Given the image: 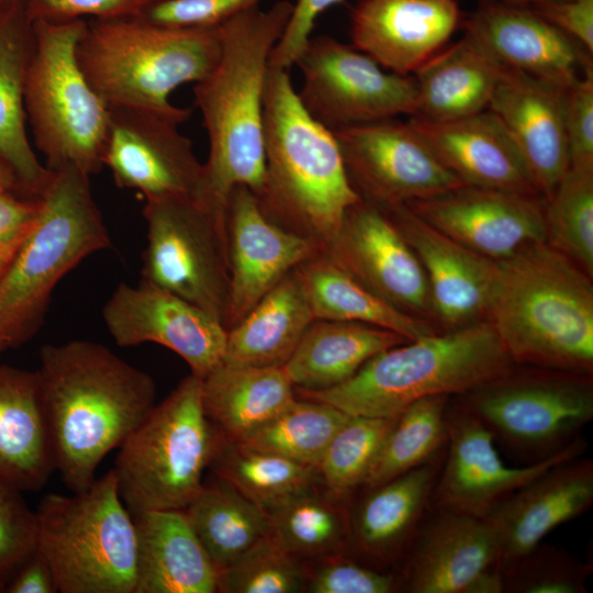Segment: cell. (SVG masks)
Here are the masks:
<instances>
[{
  "label": "cell",
  "instance_id": "6da1fadb",
  "mask_svg": "<svg viewBox=\"0 0 593 593\" xmlns=\"http://www.w3.org/2000/svg\"><path fill=\"white\" fill-rule=\"evenodd\" d=\"M35 373L55 470L72 493L82 492L156 405L155 381L91 340L43 346Z\"/></svg>",
  "mask_w": 593,
  "mask_h": 593
},
{
  "label": "cell",
  "instance_id": "7a4b0ae2",
  "mask_svg": "<svg viewBox=\"0 0 593 593\" xmlns=\"http://www.w3.org/2000/svg\"><path fill=\"white\" fill-rule=\"evenodd\" d=\"M293 3L250 8L221 24V52L214 68L193 86L209 137L205 198L227 204L244 186L256 195L265 178L264 100L269 58Z\"/></svg>",
  "mask_w": 593,
  "mask_h": 593
},
{
  "label": "cell",
  "instance_id": "3957f363",
  "mask_svg": "<svg viewBox=\"0 0 593 593\" xmlns=\"http://www.w3.org/2000/svg\"><path fill=\"white\" fill-rule=\"evenodd\" d=\"M497 264L486 320L514 365L593 373V278L546 242Z\"/></svg>",
  "mask_w": 593,
  "mask_h": 593
},
{
  "label": "cell",
  "instance_id": "277c9868",
  "mask_svg": "<svg viewBox=\"0 0 593 593\" xmlns=\"http://www.w3.org/2000/svg\"><path fill=\"white\" fill-rule=\"evenodd\" d=\"M265 178L256 194L279 226L324 249L361 197L332 131L302 105L289 69L269 65L264 100Z\"/></svg>",
  "mask_w": 593,
  "mask_h": 593
},
{
  "label": "cell",
  "instance_id": "5b68a950",
  "mask_svg": "<svg viewBox=\"0 0 593 593\" xmlns=\"http://www.w3.org/2000/svg\"><path fill=\"white\" fill-rule=\"evenodd\" d=\"M513 366L494 328L482 320L388 348L345 382L325 390L295 389V395L348 415L391 418L424 398L468 392Z\"/></svg>",
  "mask_w": 593,
  "mask_h": 593
},
{
  "label": "cell",
  "instance_id": "8992f818",
  "mask_svg": "<svg viewBox=\"0 0 593 593\" xmlns=\"http://www.w3.org/2000/svg\"><path fill=\"white\" fill-rule=\"evenodd\" d=\"M220 27H169L136 18L94 20L76 47L81 71L109 107L189 120L170 103L179 86L202 80L220 57Z\"/></svg>",
  "mask_w": 593,
  "mask_h": 593
},
{
  "label": "cell",
  "instance_id": "52a82bcc",
  "mask_svg": "<svg viewBox=\"0 0 593 593\" xmlns=\"http://www.w3.org/2000/svg\"><path fill=\"white\" fill-rule=\"evenodd\" d=\"M89 178L74 166L63 167L40 195L35 221L0 277V354L37 332L65 275L111 247Z\"/></svg>",
  "mask_w": 593,
  "mask_h": 593
},
{
  "label": "cell",
  "instance_id": "ba28073f",
  "mask_svg": "<svg viewBox=\"0 0 593 593\" xmlns=\"http://www.w3.org/2000/svg\"><path fill=\"white\" fill-rule=\"evenodd\" d=\"M33 47L24 80V107L45 166H74L91 176L103 165L109 107L87 81L76 47L87 21H32Z\"/></svg>",
  "mask_w": 593,
  "mask_h": 593
},
{
  "label": "cell",
  "instance_id": "9c48e42d",
  "mask_svg": "<svg viewBox=\"0 0 593 593\" xmlns=\"http://www.w3.org/2000/svg\"><path fill=\"white\" fill-rule=\"evenodd\" d=\"M35 514L37 549L59 592H135L136 528L112 469L82 492L46 494Z\"/></svg>",
  "mask_w": 593,
  "mask_h": 593
},
{
  "label": "cell",
  "instance_id": "30bf717a",
  "mask_svg": "<svg viewBox=\"0 0 593 593\" xmlns=\"http://www.w3.org/2000/svg\"><path fill=\"white\" fill-rule=\"evenodd\" d=\"M216 436L191 373L120 445L112 470L128 512L184 510L203 485Z\"/></svg>",
  "mask_w": 593,
  "mask_h": 593
},
{
  "label": "cell",
  "instance_id": "8fae6325",
  "mask_svg": "<svg viewBox=\"0 0 593 593\" xmlns=\"http://www.w3.org/2000/svg\"><path fill=\"white\" fill-rule=\"evenodd\" d=\"M450 399L477 417L495 444L530 465L568 447L592 422L593 373L514 365Z\"/></svg>",
  "mask_w": 593,
  "mask_h": 593
},
{
  "label": "cell",
  "instance_id": "7c38bea8",
  "mask_svg": "<svg viewBox=\"0 0 593 593\" xmlns=\"http://www.w3.org/2000/svg\"><path fill=\"white\" fill-rule=\"evenodd\" d=\"M227 205L199 197L145 200L142 280L184 299L226 328L231 294Z\"/></svg>",
  "mask_w": 593,
  "mask_h": 593
},
{
  "label": "cell",
  "instance_id": "4fadbf2b",
  "mask_svg": "<svg viewBox=\"0 0 593 593\" xmlns=\"http://www.w3.org/2000/svg\"><path fill=\"white\" fill-rule=\"evenodd\" d=\"M294 65L303 78L296 92L302 105L332 132L416 111L414 77L385 72L370 56L332 36H311Z\"/></svg>",
  "mask_w": 593,
  "mask_h": 593
},
{
  "label": "cell",
  "instance_id": "5bb4252c",
  "mask_svg": "<svg viewBox=\"0 0 593 593\" xmlns=\"http://www.w3.org/2000/svg\"><path fill=\"white\" fill-rule=\"evenodd\" d=\"M446 427L445 457L432 492L430 510L483 519L519 488L551 467L583 456L588 447L581 436L545 460L508 467L486 427L451 399Z\"/></svg>",
  "mask_w": 593,
  "mask_h": 593
},
{
  "label": "cell",
  "instance_id": "9a60e30c",
  "mask_svg": "<svg viewBox=\"0 0 593 593\" xmlns=\"http://www.w3.org/2000/svg\"><path fill=\"white\" fill-rule=\"evenodd\" d=\"M333 134L351 186L378 205L422 200L465 184L409 122L388 119Z\"/></svg>",
  "mask_w": 593,
  "mask_h": 593
},
{
  "label": "cell",
  "instance_id": "2e32d148",
  "mask_svg": "<svg viewBox=\"0 0 593 593\" xmlns=\"http://www.w3.org/2000/svg\"><path fill=\"white\" fill-rule=\"evenodd\" d=\"M103 165L123 189L145 200L205 198L204 165L178 126L187 120L148 110L109 108Z\"/></svg>",
  "mask_w": 593,
  "mask_h": 593
},
{
  "label": "cell",
  "instance_id": "e0dca14e",
  "mask_svg": "<svg viewBox=\"0 0 593 593\" xmlns=\"http://www.w3.org/2000/svg\"><path fill=\"white\" fill-rule=\"evenodd\" d=\"M393 571L404 593H502L494 534L468 515L429 510Z\"/></svg>",
  "mask_w": 593,
  "mask_h": 593
},
{
  "label": "cell",
  "instance_id": "ac0fdd59",
  "mask_svg": "<svg viewBox=\"0 0 593 593\" xmlns=\"http://www.w3.org/2000/svg\"><path fill=\"white\" fill-rule=\"evenodd\" d=\"M322 250L390 305L436 326L423 267L381 206L361 198Z\"/></svg>",
  "mask_w": 593,
  "mask_h": 593
},
{
  "label": "cell",
  "instance_id": "d6986e66",
  "mask_svg": "<svg viewBox=\"0 0 593 593\" xmlns=\"http://www.w3.org/2000/svg\"><path fill=\"white\" fill-rule=\"evenodd\" d=\"M102 317L116 345H161L200 378L223 360L226 328L198 306L145 280L137 287L120 283Z\"/></svg>",
  "mask_w": 593,
  "mask_h": 593
},
{
  "label": "cell",
  "instance_id": "ffe728a7",
  "mask_svg": "<svg viewBox=\"0 0 593 593\" xmlns=\"http://www.w3.org/2000/svg\"><path fill=\"white\" fill-rule=\"evenodd\" d=\"M404 204L438 231L496 261L527 243L546 242L545 200L536 194L462 184Z\"/></svg>",
  "mask_w": 593,
  "mask_h": 593
},
{
  "label": "cell",
  "instance_id": "44dd1931",
  "mask_svg": "<svg viewBox=\"0 0 593 593\" xmlns=\"http://www.w3.org/2000/svg\"><path fill=\"white\" fill-rule=\"evenodd\" d=\"M379 206L392 220L423 267L437 328L451 331L486 320L497 261L438 231L404 203Z\"/></svg>",
  "mask_w": 593,
  "mask_h": 593
},
{
  "label": "cell",
  "instance_id": "7402d4cb",
  "mask_svg": "<svg viewBox=\"0 0 593 593\" xmlns=\"http://www.w3.org/2000/svg\"><path fill=\"white\" fill-rule=\"evenodd\" d=\"M226 221L231 266L227 331L321 247L272 222L244 186L231 191Z\"/></svg>",
  "mask_w": 593,
  "mask_h": 593
},
{
  "label": "cell",
  "instance_id": "603a6c76",
  "mask_svg": "<svg viewBox=\"0 0 593 593\" xmlns=\"http://www.w3.org/2000/svg\"><path fill=\"white\" fill-rule=\"evenodd\" d=\"M567 88L504 68L488 109L512 137L536 192L546 201L569 168Z\"/></svg>",
  "mask_w": 593,
  "mask_h": 593
},
{
  "label": "cell",
  "instance_id": "cb8c5ba5",
  "mask_svg": "<svg viewBox=\"0 0 593 593\" xmlns=\"http://www.w3.org/2000/svg\"><path fill=\"white\" fill-rule=\"evenodd\" d=\"M446 446L421 466L362 489L361 497L349 503V556L379 570L396 567L430 510Z\"/></svg>",
  "mask_w": 593,
  "mask_h": 593
},
{
  "label": "cell",
  "instance_id": "d4e9b609",
  "mask_svg": "<svg viewBox=\"0 0 593 593\" xmlns=\"http://www.w3.org/2000/svg\"><path fill=\"white\" fill-rule=\"evenodd\" d=\"M465 34L504 68L564 88L580 76V68L592 65L575 40L535 10L508 1H483L468 20Z\"/></svg>",
  "mask_w": 593,
  "mask_h": 593
},
{
  "label": "cell",
  "instance_id": "484cf974",
  "mask_svg": "<svg viewBox=\"0 0 593 593\" xmlns=\"http://www.w3.org/2000/svg\"><path fill=\"white\" fill-rule=\"evenodd\" d=\"M460 19L456 0H359L350 36L382 68L410 76L446 45Z\"/></svg>",
  "mask_w": 593,
  "mask_h": 593
},
{
  "label": "cell",
  "instance_id": "4316f807",
  "mask_svg": "<svg viewBox=\"0 0 593 593\" xmlns=\"http://www.w3.org/2000/svg\"><path fill=\"white\" fill-rule=\"evenodd\" d=\"M592 505L593 460L582 456L551 467L519 488L484 518L497 544L500 568Z\"/></svg>",
  "mask_w": 593,
  "mask_h": 593
},
{
  "label": "cell",
  "instance_id": "83f0119b",
  "mask_svg": "<svg viewBox=\"0 0 593 593\" xmlns=\"http://www.w3.org/2000/svg\"><path fill=\"white\" fill-rule=\"evenodd\" d=\"M407 122L462 183L539 195L512 137L491 110L441 122L411 116Z\"/></svg>",
  "mask_w": 593,
  "mask_h": 593
},
{
  "label": "cell",
  "instance_id": "f1b7e54d",
  "mask_svg": "<svg viewBox=\"0 0 593 593\" xmlns=\"http://www.w3.org/2000/svg\"><path fill=\"white\" fill-rule=\"evenodd\" d=\"M136 528L134 593H214L217 571L179 510L132 515Z\"/></svg>",
  "mask_w": 593,
  "mask_h": 593
},
{
  "label": "cell",
  "instance_id": "f546056e",
  "mask_svg": "<svg viewBox=\"0 0 593 593\" xmlns=\"http://www.w3.org/2000/svg\"><path fill=\"white\" fill-rule=\"evenodd\" d=\"M204 413L228 440L244 443L295 399L282 366L220 362L201 378Z\"/></svg>",
  "mask_w": 593,
  "mask_h": 593
},
{
  "label": "cell",
  "instance_id": "4dcf8cb0",
  "mask_svg": "<svg viewBox=\"0 0 593 593\" xmlns=\"http://www.w3.org/2000/svg\"><path fill=\"white\" fill-rule=\"evenodd\" d=\"M54 471L35 371L0 365V478L35 492Z\"/></svg>",
  "mask_w": 593,
  "mask_h": 593
},
{
  "label": "cell",
  "instance_id": "1f68e13d",
  "mask_svg": "<svg viewBox=\"0 0 593 593\" xmlns=\"http://www.w3.org/2000/svg\"><path fill=\"white\" fill-rule=\"evenodd\" d=\"M504 67L468 35L440 49L415 72L413 118L441 122L486 110Z\"/></svg>",
  "mask_w": 593,
  "mask_h": 593
},
{
  "label": "cell",
  "instance_id": "d6a6232c",
  "mask_svg": "<svg viewBox=\"0 0 593 593\" xmlns=\"http://www.w3.org/2000/svg\"><path fill=\"white\" fill-rule=\"evenodd\" d=\"M33 40L25 8L0 19V154L14 170L23 192L38 198L53 171L38 161L25 128L24 80Z\"/></svg>",
  "mask_w": 593,
  "mask_h": 593
},
{
  "label": "cell",
  "instance_id": "836d02e7",
  "mask_svg": "<svg viewBox=\"0 0 593 593\" xmlns=\"http://www.w3.org/2000/svg\"><path fill=\"white\" fill-rule=\"evenodd\" d=\"M405 342L370 324L313 320L282 367L294 389L325 390L351 378L379 353Z\"/></svg>",
  "mask_w": 593,
  "mask_h": 593
},
{
  "label": "cell",
  "instance_id": "e575fe53",
  "mask_svg": "<svg viewBox=\"0 0 593 593\" xmlns=\"http://www.w3.org/2000/svg\"><path fill=\"white\" fill-rule=\"evenodd\" d=\"M313 320L293 270L226 331L222 361L256 367L283 366Z\"/></svg>",
  "mask_w": 593,
  "mask_h": 593
},
{
  "label": "cell",
  "instance_id": "d590c367",
  "mask_svg": "<svg viewBox=\"0 0 593 593\" xmlns=\"http://www.w3.org/2000/svg\"><path fill=\"white\" fill-rule=\"evenodd\" d=\"M294 272L314 320L370 324L407 340L439 332L428 321L409 315L377 296L322 249L299 265Z\"/></svg>",
  "mask_w": 593,
  "mask_h": 593
},
{
  "label": "cell",
  "instance_id": "8d00e7d4",
  "mask_svg": "<svg viewBox=\"0 0 593 593\" xmlns=\"http://www.w3.org/2000/svg\"><path fill=\"white\" fill-rule=\"evenodd\" d=\"M182 511L216 571L269 536L267 514L219 478Z\"/></svg>",
  "mask_w": 593,
  "mask_h": 593
},
{
  "label": "cell",
  "instance_id": "74e56055",
  "mask_svg": "<svg viewBox=\"0 0 593 593\" xmlns=\"http://www.w3.org/2000/svg\"><path fill=\"white\" fill-rule=\"evenodd\" d=\"M209 468L266 514L321 483L316 468L228 440L219 430Z\"/></svg>",
  "mask_w": 593,
  "mask_h": 593
},
{
  "label": "cell",
  "instance_id": "f35d334b",
  "mask_svg": "<svg viewBox=\"0 0 593 593\" xmlns=\"http://www.w3.org/2000/svg\"><path fill=\"white\" fill-rule=\"evenodd\" d=\"M349 503L313 486L267 514L269 536L298 561L348 553Z\"/></svg>",
  "mask_w": 593,
  "mask_h": 593
},
{
  "label": "cell",
  "instance_id": "ab89813d",
  "mask_svg": "<svg viewBox=\"0 0 593 593\" xmlns=\"http://www.w3.org/2000/svg\"><path fill=\"white\" fill-rule=\"evenodd\" d=\"M449 400L448 395L427 396L414 402L395 417L361 489L373 488L401 475L444 449Z\"/></svg>",
  "mask_w": 593,
  "mask_h": 593
},
{
  "label": "cell",
  "instance_id": "60d3db41",
  "mask_svg": "<svg viewBox=\"0 0 593 593\" xmlns=\"http://www.w3.org/2000/svg\"><path fill=\"white\" fill-rule=\"evenodd\" d=\"M348 417L329 404L296 398L244 444L317 469L329 441Z\"/></svg>",
  "mask_w": 593,
  "mask_h": 593
},
{
  "label": "cell",
  "instance_id": "b9f144b4",
  "mask_svg": "<svg viewBox=\"0 0 593 593\" xmlns=\"http://www.w3.org/2000/svg\"><path fill=\"white\" fill-rule=\"evenodd\" d=\"M546 243L593 278V169L569 167L545 201Z\"/></svg>",
  "mask_w": 593,
  "mask_h": 593
},
{
  "label": "cell",
  "instance_id": "7bdbcfd3",
  "mask_svg": "<svg viewBox=\"0 0 593 593\" xmlns=\"http://www.w3.org/2000/svg\"><path fill=\"white\" fill-rule=\"evenodd\" d=\"M395 417L349 415L329 441L317 467L321 483L333 495L351 500Z\"/></svg>",
  "mask_w": 593,
  "mask_h": 593
},
{
  "label": "cell",
  "instance_id": "ee69618b",
  "mask_svg": "<svg viewBox=\"0 0 593 593\" xmlns=\"http://www.w3.org/2000/svg\"><path fill=\"white\" fill-rule=\"evenodd\" d=\"M500 571L502 593H586L593 567L559 546L541 541Z\"/></svg>",
  "mask_w": 593,
  "mask_h": 593
},
{
  "label": "cell",
  "instance_id": "f6af8a7d",
  "mask_svg": "<svg viewBox=\"0 0 593 593\" xmlns=\"http://www.w3.org/2000/svg\"><path fill=\"white\" fill-rule=\"evenodd\" d=\"M304 589V569L270 536L216 574V592L222 593H298Z\"/></svg>",
  "mask_w": 593,
  "mask_h": 593
},
{
  "label": "cell",
  "instance_id": "bcb514c9",
  "mask_svg": "<svg viewBox=\"0 0 593 593\" xmlns=\"http://www.w3.org/2000/svg\"><path fill=\"white\" fill-rule=\"evenodd\" d=\"M37 548V523L22 491L0 478V592Z\"/></svg>",
  "mask_w": 593,
  "mask_h": 593
},
{
  "label": "cell",
  "instance_id": "7dc6e473",
  "mask_svg": "<svg viewBox=\"0 0 593 593\" xmlns=\"http://www.w3.org/2000/svg\"><path fill=\"white\" fill-rule=\"evenodd\" d=\"M305 571V589L311 593H396L400 582L393 570L370 567L348 553L315 560Z\"/></svg>",
  "mask_w": 593,
  "mask_h": 593
},
{
  "label": "cell",
  "instance_id": "c3c4849f",
  "mask_svg": "<svg viewBox=\"0 0 593 593\" xmlns=\"http://www.w3.org/2000/svg\"><path fill=\"white\" fill-rule=\"evenodd\" d=\"M264 0H160L136 19L169 27H216Z\"/></svg>",
  "mask_w": 593,
  "mask_h": 593
},
{
  "label": "cell",
  "instance_id": "681fc988",
  "mask_svg": "<svg viewBox=\"0 0 593 593\" xmlns=\"http://www.w3.org/2000/svg\"><path fill=\"white\" fill-rule=\"evenodd\" d=\"M564 131L569 167L593 169V69L588 66L567 88Z\"/></svg>",
  "mask_w": 593,
  "mask_h": 593
},
{
  "label": "cell",
  "instance_id": "f907efd6",
  "mask_svg": "<svg viewBox=\"0 0 593 593\" xmlns=\"http://www.w3.org/2000/svg\"><path fill=\"white\" fill-rule=\"evenodd\" d=\"M160 0H26L31 21H70L133 18Z\"/></svg>",
  "mask_w": 593,
  "mask_h": 593
},
{
  "label": "cell",
  "instance_id": "816d5d0a",
  "mask_svg": "<svg viewBox=\"0 0 593 593\" xmlns=\"http://www.w3.org/2000/svg\"><path fill=\"white\" fill-rule=\"evenodd\" d=\"M344 0H296L282 35L271 51L269 65L289 69L311 38L317 18Z\"/></svg>",
  "mask_w": 593,
  "mask_h": 593
},
{
  "label": "cell",
  "instance_id": "f5cc1de1",
  "mask_svg": "<svg viewBox=\"0 0 593 593\" xmlns=\"http://www.w3.org/2000/svg\"><path fill=\"white\" fill-rule=\"evenodd\" d=\"M535 11L593 52V0H553L536 4Z\"/></svg>",
  "mask_w": 593,
  "mask_h": 593
},
{
  "label": "cell",
  "instance_id": "db71d44e",
  "mask_svg": "<svg viewBox=\"0 0 593 593\" xmlns=\"http://www.w3.org/2000/svg\"><path fill=\"white\" fill-rule=\"evenodd\" d=\"M40 197L0 191V254L14 253L37 215Z\"/></svg>",
  "mask_w": 593,
  "mask_h": 593
},
{
  "label": "cell",
  "instance_id": "11a10c76",
  "mask_svg": "<svg viewBox=\"0 0 593 593\" xmlns=\"http://www.w3.org/2000/svg\"><path fill=\"white\" fill-rule=\"evenodd\" d=\"M7 593H56L58 591L54 571L36 548L7 585Z\"/></svg>",
  "mask_w": 593,
  "mask_h": 593
},
{
  "label": "cell",
  "instance_id": "9f6ffc18",
  "mask_svg": "<svg viewBox=\"0 0 593 593\" xmlns=\"http://www.w3.org/2000/svg\"><path fill=\"white\" fill-rule=\"evenodd\" d=\"M0 191H13L26 195L14 170L0 154ZM27 197V195H26Z\"/></svg>",
  "mask_w": 593,
  "mask_h": 593
},
{
  "label": "cell",
  "instance_id": "6f0895ef",
  "mask_svg": "<svg viewBox=\"0 0 593 593\" xmlns=\"http://www.w3.org/2000/svg\"><path fill=\"white\" fill-rule=\"evenodd\" d=\"M25 7L26 0H0V19L16 9Z\"/></svg>",
  "mask_w": 593,
  "mask_h": 593
},
{
  "label": "cell",
  "instance_id": "680465c9",
  "mask_svg": "<svg viewBox=\"0 0 593 593\" xmlns=\"http://www.w3.org/2000/svg\"><path fill=\"white\" fill-rule=\"evenodd\" d=\"M14 253L0 254V277L2 276L5 268L8 267L12 256L14 255Z\"/></svg>",
  "mask_w": 593,
  "mask_h": 593
},
{
  "label": "cell",
  "instance_id": "91938a15",
  "mask_svg": "<svg viewBox=\"0 0 593 593\" xmlns=\"http://www.w3.org/2000/svg\"><path fill=\"white\" fill-rule=\"evenodd\" d=\"M505 1H508V2H513V3H525V2H530L533 4H539V3H544V2H548V1H553V0H505Z\"/></svg>",
  "mask_w": 593,
  "mask_h": 593
}]
</instances>
